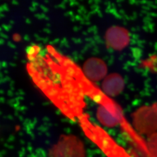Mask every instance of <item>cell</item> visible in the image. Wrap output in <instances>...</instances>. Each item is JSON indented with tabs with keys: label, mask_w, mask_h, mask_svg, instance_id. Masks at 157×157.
I'll use <instances>...</instances> for the list:
<instances>
[{
	"label": "cell",
	"mask_w": 157,
	"mask_h": 157,
	"mask_svg": "<svg viewBox=\"0 0 157 157\" xmlns=\"http://www.w3.org/2000/svg\"><path fill=\"white\" fill-rule=\"evenodd\" d=\"M132 124L141 135H150L157 132V103L144 106L136 110L132 116Z\"/></svg>",
	"instance_id": "1"
},
{
	"label": "cell",
	"mask_w": 157,
	"mask_h": 157,
	"mask_svg": "<svg viewBox=\"0 0 157 157\" xmlns=\"http://www.w3.org/2000/svg\"><path fill=\"white\" fill-rule=\"evenodd\" d=\"M106 39L111 48L117 50H121L128 44L130 36L126 29L121 27H113L107 31Z\"/></svg>",
	"instance_id": "2"
},
{
	"label": "cell",
	"mask_w": 157,
	"mask_h": 157,
	"mask_svg": "<svg viewBox=\"0 0 157 157\" xmlns=\"http://www.w3.org/2000/svg\"><path fill=\"white\" fill-rule=\"evenodd\" d=\"M105 63L100 59L90 58L86 62L83 66V71L86 77L93 81H99L105 77L107 73Z\"/></svg>",
	"instance_id": "3"
},
{
	"label": "cell",
	"mask_w": 157,
	"mask_h": 157,
	"mask_svg": "<svg viewBox=\"0 0 157 157\" xmlns=\"http://www.w3.org/2000/svg\"><path fill=\"white\" fill-rule=\"evenodd\" d=\"M124 85L123 78L119 74L113 73L104 79L102 83L103 90L107 95L114 96L122 92Z\"/></svg>",
	"instance_id": "4"
},
{
	"label": "cell",
	"mask_w": 157,
	"mask_h": 157,
	"mask_svg": "<svg viewBox=\"0 0 157 157\" xmlns=\"http://www.w3.org/2000/svg\"><path fill=\"white\" fill-rule=\"evenodd\" d=\"M98 117L101 123L107 126H115L120 120L119 117L112 114L102 105L98 108Z\"/></svg>",
	"instance_id": "5"
},
{
	"label": "cell",
	"mask_w": 157,
	"mask_h": 157,
	"mask_svg": "<svg viewBox=\"0 0 157 157\" xmlns=\"http://www.w3.org/2000/svg\"><path fill=\"white\" fill-rule=\"evenodd\" d=\"M147 149L151 156L157 157V132L148 136Z\"/></svg>",
	"instance_id": "6"
},
{
	"label": "cell",
	"mask_w": 157,
	"mask_h": 157,
	"mask_svg": "<svg viewBox=\"0 0 157 157\" xmlns=\"http://www.w3.org/2000/svg\"><path fill=\"white\" fill-rule=\"evenodd\" d=\"M39 51V48L37 46H29L27 50L28 58L30 60H32L35 58Z\"/></svg>",
	"instance_id": "7"
}]
</instances>
